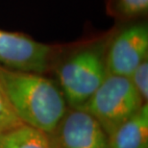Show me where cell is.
<instances>
[{"label":"cell","mask_w":148,"mask_h":148,"mask_svg":"<svg viewBox=\"0 0 148 148\" xmlns=\"http://www.w3.org/2000/svg\"><path fill=\"white\" fill-rule=\"evenodd\" d=\"M0 86L23 124L53 134L67 111L59 86L42 74L0 66Z\"/></svg>","instance_id":"cell-1"},{"label":"cell","mask_w":148,"mask_h":148,"mask_svg":"<svg viewBox=\"0 0 148 148\" xmlns=\"http://www.w3.org/2000/svg\"><path fill=\"white\" fill-rule=\"evenodd\" d=\"M53 48L21 33L0 29V66L17 71L43 74Z\"/></svg>","instance_id":"cell-4"},{"label":"cell","mask_w":148,"mask_h":148,"mask_svg":"<svg viewBox=\"0 0 148 148\" xmlns=\"http://www.w3.org/2000/svg\"><path fill=\"white\" fill-rule=\"evenodd\" d=\"M20 124L23 123L14 114L0 86V133L9 131Z\"/></svg>","instance_id":"cell-10"},{"label":"cell","mask_w":148,"mask_h":148,"mask_svg":"<svg viewBox=\"0 0 148 148\" xmlns=\"http://www.w3.org/2000/svg\"><path fill=\"white\" fill-rule=\"evenodd\" d=\"M138 91L140 96L145 103L148 100V60L143 61L136 67L128 77Z\"/></svg>","instance_id":"cell-11"},{"label":"cell","mask_w":148,"mask_h":148,"mask_svg":"<svg viewBox=\"0 0 148 148\" xmlns=\"http://www.w3.org/2000/svg\"><path fill=\"white\" fill-rule=\"evenodd\" d=\"M52 135L59 148H108L109 137L104 129L80 108L67 110Z\"/></svg>","instance_id":"cell-6"},{"label":"cell","mask_w":148,"mask_h":148,"mask_svg":"<svg viewBox=\"0 0 148 148\" xmlns=\"http://www.w3.org/2000/svg\"><path fill=\"white\" fill-rule=\"evenodd\" d=\"M108 7L116 18L135 19L147 14L148 0H109Z\"/></svg>","instance_id":"cell-9"},{"label":"cell","mask_w":148,"mask_h":148,"mask_svg":"<svg viewBox=\"0 0 148 148\" xmlns=\"http://www.w3.org/2000/svg\"><path fill=\"white\" fill-rule=\"evenodd\" d=\"M148 58V28L134 24L115 36L105 56L108 74L129 77Z\"/></svg>","instance_id":"cell-5"},{"label":"cell","mask_w":148,"mask_h":148,"mask_svg":"<svg viewBox=\"0 0 148 148\" xmlns=\"http://www.w3.org/2000/svg\"><path fill=\"white\" fill-rule=\"evenodd\" d=\"M0 148H59L52 134L26 124L0 133Z\"/></svg>","instance_id":"cell-8"},{"label":"cell","mask_w":148,"mask_h":148,"mask_svg":"<svg viewBox=\"0 0 148 148\" xmlns=\"http://www.w3.org/2000/svg\"><path fill=\"white\" fill-rule=\"evenodd\" d=\"M57 75L66 104L81 108L108 75L102 50L99 46L80 49L61 64Z\"/></svg>","instance_id":"cell-3"},{"label":"cell","mask_w":148,"mask_h":148,"mask_svg":"<svg viewBox=\"0 0 148 148\" xmlns=\"http://www.w3.org/2000/svg\"><path fill=\"white\" fill-rule=\"evenodd\" d=\"M144 103L128 77L108 74L80 109L92 115L109 137Z\"/></svg>","instance_id":"cell-2"},{"label":"cell","mask_w":148,"mask_h":148,"mask_svg":"<svg viewBox=\"0 0 148 148\" xmlns=\"http://www.w3.org/2000/svg\"><path fill=\"white\" fill-rule=\"evenodd\" d=\"M108 148H148L147 103L109 136Z\"/></svg>","instance_id":"cell-7"}]
</instances>
